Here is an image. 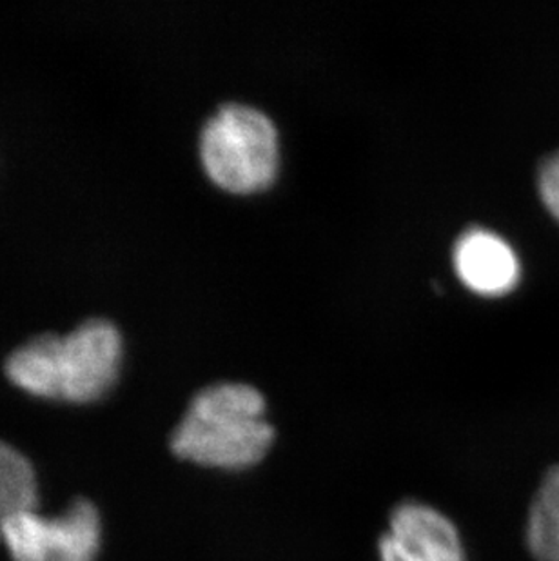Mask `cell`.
<instances>
[{"mask_svg": "<svg viewBox=\"0 0 559 561\" xmlns=\"http://www.w3.org/2000/svg\"><path fill=\"white\" fill-rule=\"evenodd\" d=\"M121 362L118 329L95 318L64 336L30 340L8 358L5 375L33 397L88 403L112 389Z\"/></svg>", "mask_w": 559, "mask_h": 561, "instance_id": "cell-1", "label": "cell"}, {"mask_svg": "<svg viewBox=\"0 0 559 561\" xmlns=\"http://www.w3.org/2000/svg\"><path fill=\"white\" fill-rule=\"evenodd\" d=\"M275 430L265 400L246 383H217L198 392L171 436V450L196 466L242 471L270 453Z\"/></svg>", "mask_w": 559, "mask_h": 561, "instance_id": "cell-2", "label": "cell"}, {"mask_svg": "<svg viewBox=\"0 0 559 561\" xmlns=\"http://www.w3.org/2000/svg\"><path fill=\"white\" fill-rule=\"evenodd\" d=\"M201 157L207 175L223 190H264L278 170V133L265 113L226 104L202 129Z\"/></svg>", "mask_w": 559, "mask_h": 561, "instance_id": "cell-3", "label": "cell"}, {"mask_svg": "<svg viewBox=\"0 0 559 561\" xmlns=\"http://www.w3.org/2000/svg\"><path fill=\"white\" fill-rule=\"evenodd\" d=\"M2 540L13 561H95L101 551V514L85 500H77L54 518L33 508L5 522Z\"/></svg>", "mask_w": 559, "mask_h": 561, "instance_id": "cell-4", "label": "cell"}, {"mask_svg": "<svg viewBox=\"0 0 559 561\" xmlns=\"http://www.w3.org/2000/svg\"><path fill=\"white\" fill-rule=\"evenodd\" d=\"M378 554L380 561H467L456 525L438 508L414 500L396 505Z\"/></svg>", "mask_w": 559, "mask_h": 561, "instance_id": "cell-5", "label": "cell"}, {"mask_svg": "<svg viewBox=\"0 0 559 561\" xmlns=\"http://www.w3.org/2000/svg\"><path fill=\"white\" fill-rule=\"evenodd\" d=\"M454 267L472 291L498 297L516 287L520 260L500 234L487 229L465 231L454 245Z\"/></svg>", "mask_w": 559, "mask_h": 561, "instance_id": "cell-6", "label": "cell"}, {"mask_svg": "<svg viewBox=\"0 0 559 561\" xmlns=\"http://www.w3.org/2000/svg\"><path fill=\"white\" fill-rule=\"evenodd\" d=\"M527 547L536 561H559V466L550 467L528 508Z\"/></svg>", "mask_w": 559, "mask_h": 561, "instance_id": "cell-7", "label": "cell"}, {"mask_svg": "<svg viewBox=\"0 0 559 561\" xmlns=\"http://www.w3.org/2000/svg\"><path fill=\"white\" fill-rule=\"evenodd\" d=\"M37 505V478L32 463L0 442V524Z\"/></svg>", "mask_w": 559, "mask_h": 561, "instance_id": "cell-8", "label": "cell"}, {"mask_svg": "<svg viewBox=\"0 0 559 561\" xmlns=\"http://www.w3.org/2000/svg\"><path fill=\"white\" fill-rule=\"evenodd\" d=\"M539 195L550 215L559 220V153L552 154L539 171Z\"/></svg>", "mask_w": 559, "mask_h": 561, "instance_id": "cell-9", "label": "cell"}, {"mask_svg": "<svg viewBox=\"0 0 559 561\" xmlns=\"http://www.w3.org/2000/svg\"><path fill=\"white\" fill-rule=\"evenodd\" d=\"M2 529H4V525L0 524V538H2Z\"/></svg>", "mask_w": 559, "mask_h": 561, "instance_id": "cell-10", "label": "cell"}]
</instances>
